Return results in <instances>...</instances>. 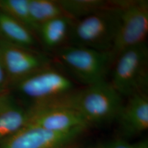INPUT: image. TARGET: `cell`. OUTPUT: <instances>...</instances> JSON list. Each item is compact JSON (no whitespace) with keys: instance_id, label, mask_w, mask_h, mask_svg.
Instances as JSON below:
<instances>
[{"instance_id":"277c9868","label":"cell","mask_w":148,"mask_h":148,"mask_svg":"<svg viewBox=\"0 0 148 148\" xmlns=\"http://www.w3.org/2000/svg\"><path fill=\"white\" fill-rule=\"evenodd\" d=\"M110 84L122 96L148 92V47L147 43L119 54L112 65Z\"/></svg>"},{"instance_id":"9a60e30c","label":"cell","mask_w":148,"mask_h":148,"mask_svg":"<svg viewBox=\"0 0 148 148\" xmlns=\"http://www.w3.org/2000/svg\"><path fill=\"white\" fill-rule=\"evenodd\" d=\"M29 10L32 21L37 30L43 23L65 16L58 1L29 0Z\"/></svg>"},{"instance_id":"9c48e42d","label":"cell","mask_w":148,"mask_h":148,"mask_svg":"<svg viewBox=\"0 0 148 148\" xmlns=\"http://www.w3.org/2000/svg\"><path fill=\"white\" fill-rule=\"evenodd\" d=\"M0 61L7 77L16 82L50 66L49 59L30 49L0 40Z\"/></svg>"},{"instance_id":"52a82bcc","label":"cell","mask_w":148,"mask_h":148,"mask_svg":"<svg viewBox=\"0 0 148 148\" xmlns=\"http://www.w3.org/2000/svg\"><path fill=\"white\" fill-rule=\"evenodd\" d=\"M27 124L56 132L84 131L90 126L72 108L64 103L60 98L34 105L29 110Z\"/></svg>"},{"instance_id":"5bb4252c","label":"cell","mask_w":148,"mask_h":148,"mask_svg":"<svg viewBox=\"0 0 148 148\" xmlns=\"http://www.w3.org/2000/svg\"><path fill=\"white\" fill-rule=\"evenodd\" d=\"M65 16L74 21L94 14L106 8L109 1L104 0H58Z\"/></svg>"},{"instance_id":"7a4b0ae2","label":"cell","mask_w":148,"mask_h":148,"mask_svg":"<svg viewBox=\"0 0 148 148\" xmlns=\"http://www.w3.org/2000/svg\"><path fill=\"white\" fill-rule=\"evenodd\" d=\"M109 2L106 8L74 21L68 44L111 51L120 25L121 10L117 1Z\"/></svg>"},{"instance_id":"ffe728a7","label":"cell","mask_w":148,"mask_h":148,"mask_svg":"<svg viewBox=\"0 0 148 148\" xmlns=\"http://www.w3.org/2000/svg\"></svg>"},{"instance_id":"7c38bea8","label":"cell","mask_w":148,"mask_h":148,"mask_svg":"<svg viewBox=\"0 0 148 148\" xmlns=\"http://www.w3.org/2000/svg\"><path fill=\"white\" fill-rule=\"evenodd\" d=\"M74 21L68 16H63L40 25L37 32L43 45L48 49L55 51L67 45Z\"/></svg>"},{"instance_id":"e0dca14e","label":"cell","mask_w":148,"mask_h":148,"mask_svg":"<svg viewBox=\"0 0 148 148\" xmlns=\"http://www.w3.org/2000/svg\"><path fill=\"white\" fill-rule=\"evenodd\" d=\"M97 148H132V144L126 140L119 139L105 143Z\"/></svg>"},{"instance_id":"30bf717a","label":"cell","mask_w":148,"mask_h":148,"mask_svg":"<svg viewBox=\"0 0 148 148\" xmlns=\"http://www.w3.org/2000/svg\"><path fill=\"white\" fill-rule=\"evenodd\" d=\"M127 98L116 120L124 136L133 137L148 130V92L138 93Z\"/></svg>"},{"instance_id":"4fadbf2b","label":"cell","mask_w":148,"mask_h":148,"mask_svg":"<svg viewBox=\"0 0 148 148\" xmlns=\"http://www.w3.org/2000/svg\"><path fill=\"white\" fill-rule=\"evenodd\" d=\"M0 34L5 38V41L27 49L35 46L36 43L32 31L1 11Z\"/></svg>"},{"instance_id":"8992f818","label":"cell","mask_w":148,"mask_h":148,"mask_svg":"<svg viewBox=\"0 0 148 148\" xmlns=\"http://www.w3.org/2000/svg\"><path fill=\"white\" fill-rule=\"evenodd\" d=\"M17 86L23 95L34 101V105L57 100L76 90L73 79L51 66L24 77Z\"/></svg>"},{"instance_id":"6da1fadb","label":"cell","mask_w":148,"mask_h":148,"mask_svg":"<svg viewBox=\"0 0 148 148\" xmlns=\"http://www.w3.org/2000/svg\"><path fill=\"white\" fill-rule=\"evenodd\" d=\"M122 96L106 79L74 90L61 98L77 111L89 126L104 125L116 120L123 104Z\"/></svg>"},{"instance_id":"3957f363","label":"cell","mask_w":148,"mask_h":148,"mask_svg":"<svg viewBox=\"0 0 148 148\" xmlns=\"http://www.w3.org/2000/svg\"><path fill=\"white\" fill-rule=\"evenodd\" d=\"M56 58L71 79L86 86L105 80L114 59L110 52L67 44L56 50Z\"/></svg>"},{"instance_id":"d6986e66","label":"cell","mask_w":148,"mask_h":148,"mask_svg":"<svg viewBox=\"0 0 148 148\" xmlns=\"http://www.w3.org/2000/svg\"><path fill=\"white\" fill-rule=\"evenodd\" d=\"M132 148H148V140L147 139H144L137 143L132 144Z\"/></svg>"},{"instance_id":"8fae6325","label":"cell","mask_w":148,"mask_h":148,"mask_svg":"<svg viewBox=\"0 0 148 148\" xmlns=\"http://www.w3.org/2000/svg\"><path fill=\"white\" fill-rule=\"evenodd\" d=\"M29 110L16 104L5 91L0 93V143L25 126Z\"/></svg>"},{"instance_id":"ac0fdd59","label":"cell","mask_w":148,"mask_h":148,"mask_svg":"<svg viewBox=\"0 0 148 148\" xmlns=\"http://www.w3.org/2000/svg\"><path fill=\"white\" fill-rule=\"evenodd\" d=\"M7 79V77L5 70L0 61V93L5 92Z\"/></svg>"},{"instance_id":"ba28073f","label":"cell","mask_w":148,"mask_h":148,"mask_svg":"<svg viewBox=\"0 0 148 148\" xmlns=\"http://www.w3.org/2000/svg\"><path fill=\"white\" fill-rule=\"evenodd\" d=\"M82 131L56 132L30 124L0 143V148H70Z\"/></svg>"},{"instance_id":"2e32d148","label":"cell","mask_w":148,"mask_h":148,"mask_svg":"<svg viewBox=\"0 0 148 148\" xmlns=\"http://www.w3.org/2000/svg\"><path fill=\"white\" fill-rule=\"evenodd\" d=\"M0 10L21 23L32 32L37 31L30 15L29 0H0Z\"/></svg>"},{"instance_id":"5b68a950","label":"cell","mask_w":148,"mask_h":148,"mask_svg":"<svg viewBox=\"0 0 148 148\" xmlns=\"http://www.w3.org/2000/svg\"><path fill=\"white\" fill-rule=\"evenodd\" d=\"M120 7V25L111 49L114 62L130 48L145 43L148 34V1H117Z\"/></svg>"}]
</instances>
